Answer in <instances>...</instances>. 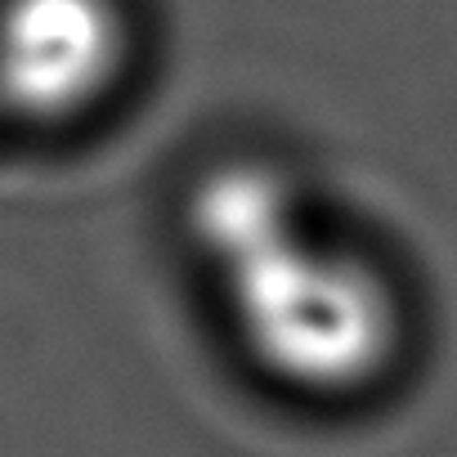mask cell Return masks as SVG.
Returning <instances> with one entry per match:
<instances>
[{
  "instance_id": "7a4b0ae2",
  "label": "cell",
  "mask_w": 457,
  "mask_h": 457,
  "mask_svg": "<svg viewBox=\"0 0 457 457\" xmlns=\"http://www.w3.org/2000/svg\"><path fill=\"white\" fill-rule=\"evenodd\" d=\"M126 23L112 0H5L0 86L37 117L86 112L121 77Z\"/></svg>"
},
{
  "instance_id": "6da1fadb",
  "label": "cell",
  "mask_w": 457,
  "mask_h": 457,
  "mask_svg": "<svg viewBox=\"0 0 457 457\" xmlns=\"http://www.w3.org/2000/svg\"><path fill=\"white\" fill-rule=\"evenodd\" d=\"M287 211L274 175H220L202 197V228L238 265L243 328L270 368L314 390L363 386L399 350V296L359 252L305 243Z\"/></svg>"
}]
</instances>
